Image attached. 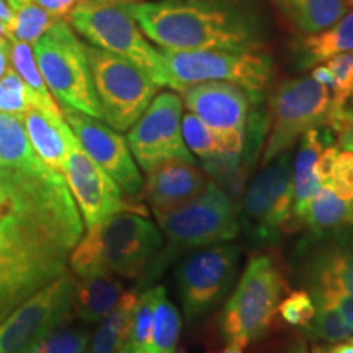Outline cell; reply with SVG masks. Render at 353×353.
Masks as SVG:
<instances>
[{
    "mask_svg": "<svg viewBox=\"0 0 353 353\" xmlns=\"http://www.w3.org/2000/svg\"><path fill=\"white\" fill-rule=\"evenodd\" d=\"M88 332L70 324V319L43 335L20 353H88Z\"/></svg>",
    "mask_w": 353,
    "mask_h": 353,
    "instance_id": "cell-31",
    "label": "cell"
},
{
    "mask_svg": "<svg viewBox=\"0 0 353 353\" xmlns=\"http://www.w3.org/2000/svg\"><path fill=\"white\" fill-rule=\"evenodd\" d=\"M182 136L188 151L200 157L201 162L210 161L221 151L214 132L193 113H185L182 117Z\"/></svg>",
    "mask_w": 353,
    "mask_h": 353,
    "instance_id": "cell-34",
    "label": "cell"
},
{
    "mask_svg": "<svg viewBox=\"0 0 353 353\" xmlns=\"http://www.w3.org/2000/svg\"><path fill=\"white\" fill-rule=\"evenodd\" d=\"M283 293L285 281L272 259L267 255L250 257L224 307L223 330L229 341L245 347L267 334Z\"/></svg>",
    "mask_w": 353,
    "mask_h": 353,
    "instance_id": "cell-8",
    "label": "cell"
},
{
    "mask_svg": "<svg viewBox=\"0 0 353 353\" xmlns=\"http://www.w3.org/2000/svg\"><path fill=\"white\" fill-rule=\"evenodd\" d=\"M179 353H187V352H179Z\"/></svg>",
    "mask_w": 353,
    "mask_h": 353,
    "instance_id": "cell-54",
    "label": "cell"
},
{
    "mask_svg": "<svg viewBox=\"0 0 353 353\" xmlns=\"http://www.w3.org/2000/svg\"><path fill=\"white\" fill-rule=\"evenodd\" d=\"M343 52H353V8L329 28L304 34L298 43L299 65L304 69L324 64Z\"/></svg>",
    "mask_w": 353,
    "mask_h": 353,
    "instance_id": "cell-24",
    "label": "cell"
},
{
    "mask_svg": "<svg viewBox=\"0 0 353 353\" xmlns=\"http://www.w3.org/2000/svg\"><path fill=\"white\" fill-rule=\"evenodd\" d=\"M221 353H244V347L237 342H231L226 348H223Z\"/></svg>",
    "mask_w": 353,
    "mask_h": 353,
    "instance_id": "cell-46",
    "label": "cell"
},
{
    "mask_svg": "<svg viewBox=\"0 0 353 353\" xmlns=\"http://www.w3.org/2000/svg\"><path fill=\"white\" fill-rule=\"evenodd\" d=\"M183 101L175 90L154 97L139 120L130 128L126 143L145 174L167 161L196 164L182 136Z\"/></svg>",
    "mask_w": 353,
    "mask_h": 353,
    "instance_id": "cell-12",
    "label": "cell"
},
{
    "mask_svg": "<svg viewBox=\"0 0 353 353\" xmlns=\"http://www.w3.org/2000/svg\"><path fill=\"white\" fill-rule=\"evenodd\" d=\"M143 33L167 51H255L262 26L232 0H148L125 3Z\"/></svg>",
    "mask_w": 353,
    "mask_h": 353,
    "instance_id": "cell-2",
    "label": "cell"
},
{
    "mask_svg": "<svg viewBox=\"0 0 353 353\" xmlns=\"http://www.w3.org/2000/svg\"><path fill=\"white\" fill-rule=\"evenodd\" d=\"M76 276L65 270L0 322V353H20L72 317Z\"/></svg>",
    "mask_w": 353,
    "mask_h": 353,
    "instance_id": "cell-14",
    "label": "cell"
},
{
    "mask_svg": "<svg viewBox=\"0 0 353 353\" xmlns=\"http://www.w3.org/2000/svg\"><path fill=\"white\" fill-rule=\"evenodd\" d=\"M350 342H352V343H353V339H350Z\"/></svg>",
    "mask_w": 353,
    "mask_h": 353,
    "instance_id": "cell-53",
    "label": "cell"
},
{
    "mask_svg": "<svg viewBox=\"0 0 353 353\" xmlns=\"http://www.w3.org/2000/svg\"><path fill=\"white\" fill-rule=\"evenodd\" d=\"M329 110V88L311 76L291 79L278 85L268 103L263 164L290 151L309 130L325 126Z\"/></svg>",
    "mask_w": 353,
    "mask_h": 353,
    "instance_id": "cell-10",
    "label": "cell"
},
{
    "mask_svg": "<svg viewBox=\"0 0 353 353\" xmlns=\"http://www.w3.org/2000/svg\"><path fill=\"white\" fill-rule=\"evenodd\" d=\"M68 19L92 46L125 57L143 69L159 87H167L162 52L149 43L125 3L82 0Z\"/></svg>",
    "mask_w": 353,
    "mask_h": 353,
    "instance_id": "cell-6",
    "label": "cell"
},
{
    "mask_svg": "<svg viewBox=\"0 0 353 353\" xmlns=\"http://www.w3.org/2000/svg\"><path fill=\"white\" fill-rule=\"evenodd\" d=\"M325 187L332 188L339 196L353 201V152L339 151L335 156Z\"/></svg>",
    "mask_w": 353,
    "mask_h": 353,
    "instance_id": "cell-39",
    "label": "cell"
},
{
    "mask_svg": "<svg viewBox=\"0 0 353 353\" xmlns=\"http://www.w3.org/2000/svg\"><path fill=\"white\" fill-rule=\"evenodd\" d=\"M32 107H34V99L28 85L21 81L15 69L8 68L0 79V112L21 117Z\"/></svg>",
    "mask_w": 353,
    "mask_h": 353,
    "instance_id": "cell-37",
    "label": "cell"
},
{
    "mask_svg": "<svg viewBox=\"0 0 353 353\" xmlns=\"http://www.w3.org/2000/svg\"><path fill=\"white\" fill-rule=\"evenodd\" d=\"M2 41H8V30L7 26L0 21V43Z\"/></svg>",
    "mask_w": 353,
    "mask_h": 353,
    "instance_id": "cell-49",
    "label": "cell"
},
{
    "mask_svg": "<svg viewBox=\"0 0 353 353\" xmlns=\"http://www.w3.org/2000/svg\"><path fill=\"white\" fill-rule=\"evenodd\" d=\"M309 294L312 298H322L324 301L332 304L353 334V296L350 293L335 288V286H322V288L309 290Z\"/></svg>",
    "mask_w": 353,
    "mask_h": 353,
    "instance_id": "cell-41",
    "label": "cell"
},
{
    "mask_svg": "<svg viewBox=\"0 0 353 353\" xmlns=\"http://www.w3.org/2000/svg\"><path fill=\"white\" fill-rule=\"evenodd\" d=\"M8 61H10V41L0 43V79L8 69Z\"/></svg>",
    "mask_w": 353,
    "mask_h": 353,
    "instance_id": "cell-43",
    "label": "cell"
},
{
    "mask_svg": "<svg viewBox=\"0 0 353 353\" xmlns=\"http://www.w3.org/2000/svg\"><path fill=\"white\" fill-rule=\"evenodd\" d=\"M34 3L39 7H43L44 10L50 12L51 15L57 17L61 20H68L69 13L74 10V7L77 3H81L82 0H33Z\"/></svg>",
    "mask_w": 353,
    "mask_h": 353,
    "instance_id": "cell-42",
    "label": "cell"
},
{
    "mask_svg": "<svg viewBox=\"0 0 353 353\" xmlns=\"http://www.w3.org/2000/svg\"><path fill=\"white\" fill-rule=\"evenodd\" d=\"M290 23L303 34L329 28L341 20L352 6L348 0H275Z\"/></svg>",
    "mask_w": 353,
    "mask_h": 353,
    "instance_id": "cell-25",
    "label": "cell"
},
{
    "mask_svg": "<svg viewBox=\"0 0 353 353\" xmlns=\"http://www.w3.org/2000/svg\"><path fill=\"white\" fill-rule=\"evenodd\" d=\"M210 180L196 164L185 161H167L148 172L144 195L154 214H164L200 195Z\"/></svg>",
    "mask_w": 353,
    "mask_h": 353,
    "instance_id": "cell-20",
    "label": "cell"
},
{
    "mask_svg": "<svg viewBox=\"0 0 353 353\" xmlns=\"http://www.w3.org/2000/svg\"><path fill=\"white\" fill-rule=\"evenodd\" d=\"M125 286L113 276H79L72 296V314L85 324L103 319L120 301Z\"/></svg>",
    "mask_w": 353,
    "mask_h": 353,
    "instance_id": "cell-23",
    "label": "cell"
},
{
    "mask_svg": "<svg viewBox=\"0 0 353 353\" xmlns=\"http://www.w3.org/2000/svg\"><path fill=\"white\" fill-rule=\"evenodd\" d=\"M182 332V317L179 309L167 296L164 286H156V304H154L151 353H175Z\"/></svg>",
    "mask_w": 353,
    "mask_h": 353,
    "instance_id": "cell-30",
    "label": "cell"
},
{
    "mask_svg": "<svg viewBox=\"0 0 353 353\" xmlns=\"http://www.w3.org/2000/svg\"><path fill=\"white\" fill-rule=\"evenodd\" d=\"M316 304V312L311 322L304 327V332L309 339L325 343H339L347 341L352 332L343 322L341 314L332 304L322 298H312Z\"/></svg>",
    "mask_w": 353,
    "mask_h": 353,
    "instance_id": "cell-33",
    "label": "cell"
},
{
    "mask_svg": "<svg viewBox=\"0 0 353 353\" xmlns=\"http://www.w3.org/2000/svg\"><path fill=\"white\" fill-rule=\"evenodd\" d=\"M156 218L167 239V247L145 272L143 283L156 280L179 255L231 242L241 231L239 206L214 182H208L200 195L180 208L156 214Z\"/></svg>",
    "mask_w": 353,
    "mask_h": 353,
    "instance_id": "cell-4",
    "label": "cell"
},
{
    "mask_svg": "<svg viewBox=\"0 0 353 353\" xmlns=\"http://www.w3.org/2000/svg\"><path fill=\"white\" fill-rule=\"evenodd\" d=\"M10 59L17 74L21 77L34 99V107L44 110V112L63 117V108L52 99L46 82L39 72L37 61H34L32 44L23 41H12L10 44Z\"/></svg>",
    "mask_w": 353,
    "mask_h": 353,
    "instance_id": "cell-29",
    "label": "cell"
},
{
    "mask_svg": "<svg viewBox=\"0 0 353 353\" xmlns=\"http://www.w3.org/2000/svg\"><path fill=\"white\" fill-rule=\"evenodd\" d=\"M0 164L20 169L46 165L34 152L20 114L0 112Z\"/></svg>",
    "mask_w": 353,
    "mask_h": 353,
    "instance_id": "cell-28",
    "label": "cell"
},
{
    "mask_svg": "<svg viewBox=\"0 0 353 353\" xmlns=\"http://www.w3.org/2000/svg\"><path fill=\"white\" fill-rule=\"evenodd\" d=\"M239 257L241 247L224 242L200 249L176 265V293L190 322L200 319L226 296Z\"/></svg>",
    "mask_w": 353,
    "mask_h": 353,
    "instance_id": "cell-13",
    "label": "cell"
},
{
    "mask_svg": "<svg viewBox=\"0 0 353 353\" xmlns=\"http://www.w3.org/2000/svg\"><path fill=\"white\" fill-rule=\"evenodd\" d=\"M61 19L51 15L43 7L32 2L15 12L12 25L8 26V39L34 44L44 33L50 32Z\"/></svg>",
    "mask_w": 353,
    "mask_h": 353,
    "instance_id": "cell-32",
    "label": "cell"
},
{
    "mask_svg": "<svg viewBox=\"0 0 353 353\" xmlns=\"http://www.w3.org/2000/svg\"><path fill=\"white\" fill-rule=\"evenodd\" d=\"M0 165H2V164H0Z\"/></svg>",
    "mask_w": 353,
    "mask_h": 353,
    "instance_id": "cell-55",
    "label": "cell"
},
{
    "mask_svg": "<svg viewBox=\"0 0 353 353\" xmlns=\"http://www.w3.org/2000/svg\"><path fill=\"white\" fill-rule=\"evenodd\" d=\"M325 128L337 134V143L343 151L353 152V95L341 110L329 114Z\"/></svg>",
    "mask_w": 353,
    "mask_h": 353,
    "instance_id": "cell-40",
    "label": "cell"
},
{
    "mask_svg": "<svg viewBox=\"0 0 353 353\" xmlns=\"http://www.w3.org/2000/svg\"><path fill=\"white\" fill-rule=\"evenodd\" d=\"M63 113L83 151L112 176L125 195L139 198L144 182L126 139L101 120L77 110L63 108Z\"/></svg>",
    "mask_w": 353,
    "mask_h": 353,
    "instance_id": "cell-18",
    "label": "cell"
},
{
    "mask_svg": "<svg viewBox=\"0 0 353 353\" xmlns=\"http://www.w3.org/2000/svg\"><path fill=\"white\" fill-rule=\"evenodd\" d=\"M288 353H307V350H306V347L303 345V343H296V345L290 348Z\"/></svg>",
    "mask_w": 353,
    "mask_h": 353,
    "instance_id": "cell-50",
    "label": "cell"
},
{
    "mask_svg": "<svg viewBox=\"0 0 353 353\" xmlns=\"http://www.w3.org/2000/svg\"><path fill=\"white\" fill-rule=\"evenodd\" d=\"M301 221L314 234L343 231L353 226V201L343 200L332 188L321 185L309 200Z\"/></svg>",
    "mask_w": 353,
    "mask_h": 353,
    "instance_id": "cell-26",
    "label": "cell"
},
{
    "mask_svg": "<svg viewBox=\"0 0 353 353\" xmlns=\"http://www.w3.org/2000/svg\"><path fill=\"white\" fill-rule=\"evenodd\" d=\"M85 52L103 121L113 130L128 131L161 87L125 57L87 44Z\"/></svg>",
    "mask_w": 353,
    "mask_h": 353,
    "instance_id": "cell-9",
    "label": "cell"
},
{
    "mask_svg": "<svg viewBox=\"0 0 353 353\" xmlns=\"http://www.w3.org/2000/svg\"><path fill=\"white\" fill-rule=\"evenodd\" d=\"M179 94L188 112L214 132L221 151L241 156L252 101L244 88L231 82H200L183 87Z\"/></svg>",
    "mask_w": 353,
    "mask_h": 353,
    "instance_id": "cell-15",
    "label": "cell"
},
{
    "mask_svg": "<svg viewBox=\"0 0 353 353\" xmlns=\"http://www.w3.org/2000/svg\"><path fill=\"white\" fill-rule=\"evenodd\" d=\"M154 304H156V286L141 293L132 309L130 339L128 343L149 350L152 339V321H154Z\"/></svg>",
    "mask_w": 353,
    "mask_h": 353,
    "instance_id": "cell-36",
    "label": "cell"
},
{
    "mask_svg": "<svg viewBox=\"0 0 353 353\" xmlns=\"http://www.w3.org/2000/svg\"><path fill=\"white\" fill-rule=\"evenodd\" d=\"M83 232L64 175L0 165V236L69 257Z\"/></svg>",
    "mask_w": 353,
    "mask_h": 353,
    "instance_id": "cell-1",
    "label": "cell"
},
{
    "mask_svg": "<svg viewBox=\"0 0 353 353\" xmlns=\"http://www.w3.org/2000/svg\"><path fill=\"white\" fill-rule=\"evenodd\" d=\"M138 301L136 291H125L120 301L99 321L92 341L88 342V353H118L128 343L131 327L132 309Z\"/></svg>",
    "mask_w": 353,
    "mask_h": 353,
    "instance_id": "cell-27",
    "label": "cell"
},
{
    "mask_svg": "<svg viewBox=\"0 0 353 353\" xmlns=\"http://www.w3.org/2000/svg\"><path fill=\"white\" fill-rule=\"evenodd\" d=\"M278 312H280L285 322L304 329L314 317V299L309 294V291H294L285 299H281Z\"/></svg>",
    "mask_w": 353,
    "mask_h": 353,
    "instance_id": "cell-38",
    "label": "cell"
},
{
    "mask_svg": "<svg viewBox=\"0 0 353 353\" xmlns=\"http://www.w3.org/2000/svg\"><path fill=\"white\" fill-rule=\"evenodd\" d=\"M64 175L70 195L81 210L87 228L95 226L120 211H132L145 216L143 206L123 198V192L117 182L83 151L77 138L70 144Z\"/></svg>",
    "mask_w": 353,
    "mask_h": 353,
    "instance_id": "cell-17",
    "label": "cell"
},
{
    "mask_svg": "<svg viewBox=\"0 0 353 353\" xmlns=\"http://www.w3.org/2000/svg\"><path fill=\"white\" fill-rule=\"evenodd\" d=\"M21 118H23L30 143L38 157L50 169L64 175L70 144L76 141V136L65 121L64 114L57 117L38 107H32L21 114Z\"/></svg>",
    "mask_w": 353,
    "mask_h": 353,
    "instance_id": "cell-21",
    "label": "cell"
},
{
    "mask_svg": "<svg viewBox=\"0 0 353 353\" xmlns=\"http://www.w3.org/2000/svg\"><path fill=\"white\" fill-rule=\"evenodd\" d=\"M167 87L179 92L200 82H231L244 88L252 100L260 95L273 77V64L257 51H167L162 50Z\"/></svg>",
    "mask_w": 353,
    "mask_h": 353,
    "instance_id": "cell-7",
    "label": "cell"
},
{
    "mask_svg": "<svg viewBox=\"0 0 353 353\" xmlns=\"http://www.w3.org/2000/svg\"><path fill=\"white\" fill-rule=\"evenodd\" d=\"M296 259L309 290L335 286L353 296V234H314L298 247Z\"/></svg>",
    "mask_w": 353,
    "mask_h": 353,
    "instance_id": "cell-19",
    "label": "cell"
},
{
    "mask_svg": "<svg viewBox=\"0 0 353 353\" xmlns=\"http://www.w3.org/2000/svg\"><path fill=\"white\" fill-rule=\"evenodd\" d=\"M348 2H350V6L353 7V0H348Z\"/></svg>",
    "mask_w": 353,
    "mask_h": 353,
    "instance_id": "cell-52",
    "label": "cell"
},
{
    "mask_svg": "<svg viewBox=\"0 0 353 353\" xmlns=\"http://www.w3.org/2000/svg\"><path fill=\"white\" fill-rule=\"evenodd\" d=\"M324 64L332 74V85L329 88L330 114L341 110L353 95V52H343V54L330 57Z\"/></svg>",
    "mask_w": 353,
    "mask_h": 353,
    "instance_id": "cell-35",
    "label": "cell"
},
{
    "mask_svg": "<svg viewBox=\"0 0 353 353\" xmlns=\"http://www.w3.org/2000/svg\"><path fill=\"white\" fill-rule=\"evenodd\" d=\"M13 17H15V10L8 6L6 0H0V21L7 26V30H8V26L12 25Z\"/></svg>",
    "mask_w": 353,
    "mask_h": 353,
    "instance_id": "cell-44",
    "label": "cell"
},
{
    "mask_svg": "<svg viewBox=\"0 0 353 353\" xmlns=\"http://www.w3.org/2000/svg\"><path fill=\"white\" fill-rule=\"evenodd\" d=\"M322 128V126H321ZM321 128L309 130L301 138V144L293 164V210L294 219L301 221L311 196L321 187L316 174V162L327 145V136Z\"/></svg>",
    "mask_w": 353,
    "mask_h": 353,
    "instance_id": "cell-22",
    "label": "cell"
},
{
    "mask_svg": "<svg viewBox=\"0 0 353 353\" xmlns=\"http://www.w3.org/2000/svg\"><path fill=\"white\" fill-rule=\"evenodd\" d=\"M263 165L245 190L239 208V221L250 241L268 244L278 241L294 219L290 151Z\"/></svg>",
    "mask_w": 353,
    "mask_h": 353,
    "instance_id": "cell-11",
    "label": "cell"
},
{
    "mask_svg": "<svg viewBox=\"0 0 353 353\" xmlns=\"http://www.w3.org/2000/svg\"><path fill=\"white\" fill-rule=\"evenodd\" d=\"M118 353H151V352L144 350V348H139V347L132 345V343H126V345L123 347Z\"/></svg>",
    "mask_w": 353,
    "mask_h": 353,
    "instance_id": "cell-47",
    "label": "cell"
},
{
    "mask_svg": "<svg viewBox=\"0 0 353 353\" xmlns=\"http://www.w3.org/2000/svg\"><path fill=\"white\" fill-rule=\"evenodd\" d=\"M164 247V236L145 216L120 211L88 228L69 263L77 276L143 278Z\"/></svg>",
    "mask_w": 353,
    "mask_h": 353,
    "instance_id": "cell-3",
    "label": "cell"
},
{
    "mask_svg": "<svg viewBox=\"0 0 353 353\" xmlns=\"http://www.w3.org/2000/svg\"><path fill=\"white\" fill-rule=\"evenodd\" d=\"M101 2H113V3H132V2H144V0H101Z\"/></svg>",
    "mask_w": 353,
    "mask_h": 353,
    "instance_id": "cell-51",
    "label": "cell"
},
{
    "mask_svg": "<svg viewBox=\"0 0 353 353\" xmlns=\"http://www.w3.org/2000/svg\"><path fill=\"white\" fill-rule=\"evenodd\" d=\"M69 257L0 236V322L37 291L63 275Z\"/></svg>",
    "mask_w": 353,
    "mask_h": 353,
    "instance_id": "cell-16",
    "label": "cell"
},
{
    "mask_svg": "<svg viewBox=\"0 0 353 353\" xmlns=\"http://www.w3.org/2000/svg\"><path fill=\"white\" fill-rule=\"evenodd\" d=\"M6 2L13 8V10L17 12V10H20L21 7H25V6H28V3H32L33 0H6Z\"/></svg>",
    "mask_w": 353,
    "mask_h": 353,
    "instance_id": "cell-48",
    "label": "cell"
},
{
    "mask_svg": "<svg viewBox=\"0 0 353 353\" xmlns=\"http://www.w3.org/2000/svg\"><path fill=\"white\" fill-rule=\"evenodd\" d=\"M39 72L63 108H72L103 120L97 99L85 44L68 20H59L33 44Z\"/></svg>",
    "mask_w": 353,
    "mask_h": 353,
    "instance_id": "cell-5",
    "label": "cell"
},
{
    "mask_svg": "<svg viewBox=\"0 0 353 353\" xmlns=\"http://www.w3.org/2000/svg\"><path fill=\"white\" fill-rule=\"evenodd\" d=\"M327 353H353V343L350 341L345 342V343L339 342L337 345L330 348Z\"/></svg>",
    "mask_w": 353,
    "mask_h": 353,
    "instance_id": "cell-45",
    "label": "cell"
}]
</instances>
